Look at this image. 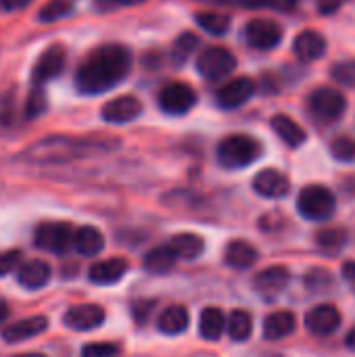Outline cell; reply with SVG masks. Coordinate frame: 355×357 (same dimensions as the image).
<instances>
[{
  "instance_id": "28",
  "label": "cell",
  "mask_w": 355,
  "mask_h": 357,
  "mask_svg": "<svg viewBox=\"0 0 355 357\" xmlns=\"http://www.w3.org/2000/svg\"><path fill=\"white\" fill-rule=\"evenodd\" d=\"M176 261H178V257H176V253L172 251L169 245L155 247L153 251H149V253L144 255V270H146L149 274L161 276V274H167V272L176 266Z\"/></svg>"
},
{
  "instance_id": "7",
  "label": "cell",
  "mask_w": 355,
  "mask_h": 357,
  "mask_svg": "<svg viewBox=\"0 0 355 357\" xmlns=\"http://www.w3.org/2000/svg\"><path fill=\"white\" fill-rule=\"evenodd\" d=\"M308 107H310V113L322 121V123H333L337 119H341V115L345 113L347 109V100L345 96L335 90V88H316L310 98H308Z\"/></svg>"
},
{
  "instance_id": "10",
  "label": "cell",
  "mask_w": 355,
  "mask_h": 357,
  "mask_svg": "<svg viewBox=\"0 0 355 357\" xmlns=\"http://www.w3.org/2000/svg\"><path fill=\"white\" fill-rule=\"evenodd\" d=\"M245 38L257 50H272L282 42V27L272 19H253L245 27Z\"/></svg>"
},
{
  "instance_id": "32",
  "label": "cell",
  "mask_w": 355,
  "mask_h": 357,
  "mask_svg": "<svg viewBox=\"0 0 355 357\" xmlns=\"http://www.w3.org/2000/svg\"><path fill=\"white\" fill-rule=\"evenodd\" d=\"M347 232L343 228H324L316 234V245L326 253H337L345 247Z\"/></svg>"
},
{
  "instance_id": "46",
  "label": "cell",
  "mask_w": 355,
  "mask_h": 357,
  "mask_svg": "<svg viewBox=\"0 0 355 357\" xmlns=\"http://www.w3.org/2000/svg\"><path fill=\"white\" fill-rule=\"evenodd\" d=\"M6 318H8V305H6V301L0 299V322H4Z\"/></svg>"
},
{
  "instance_id": "20",
  "label": "cell",
  "mask_w": 355,
  "mask_h": 357,
  "mask_svg": "<svg viewBox=\"0 0 355 357\" xmlns=\"http://www.w3.org/2000/svg\"><path fill=\"white\" fill-rule=\"evenodd\" d=\"M48 328V320L44 316H31L25 320H19L10 326H6L2 331V339L6 343H23L27 339H33L38 335H42Z\"/></svg>"
},
{
  "instance_id": "6",
  "label": "cell",
  "mask_w": 355,
  "mask_h": 357,
  "mask_svg": "<svg viewBox=\"0 0 355 357\" xmlns=\"http://www.w3.org/2000/svg\"><path fill=\"white\" fill-rule=\"evenodd\" d=\"M75 230L67 222H44L36 228L33 243L38 249L54 253V255H65L73 247Z\"/></svg>"
},
{
  "instance_id": "14",
  "label": "cell",
  "mask_w": 355,
  "mask_h": 357,
  "mask_svg": "<svg viewBox=\"0 0 355 357\" xmlns=\"http://www.w3.org/2000/svg\"><path fill=\"white\" fill-rule=\"evenodd\" d=\"M289 280H291V272L285 266H270L253 278V289L257 291L259 297L270 301L282 295Z\"/></svg>"
},
{
  "instance_id": "43",
  "label": "cell",
  "mask_w": 355,
  "mask_h": 357,
  "mask_svg": "<svg viewBox=\"0 0 355 357\" xmlns=\"http://www.w3.org/2000/svg\"><path fill=\"white\" fill-rule=\"evenodd\" d=\"M100 8H115V6H134V4H142L146 0H96Z\"/></svg>"
},
{
  "instance_id": "40",
  "label": "cell",
  "mask_w": 355,
  "mask_h": 357,
  "mask_svg": "<svg viewBox=\"0 0 355 357\" xmlns=\"http://www.w3.org/2000/svg\"><path fill=\"white\" fill-rule=\"evenodd\" d=\"M19 259H21V251H17V249L0 253V278L10 274L19 266Z\"/></svg>"
},
{
  "instance_id": "38",
  "label": "cell",
  "mask_w": 355,
  "mask_h": 357,
  "mask_svg": "<svg viewBox=\"0 0 355 357\" xmlns=\"http://www.w3.org/2000/svg\"><path fill=\"white\" fill-rule=\"evenodd\" d=\"M119 354V345L115 343H90L82 349V357H115Z\"/></svg>"
},
{
  "instance_id": "12",
  "label": "cell",
  "mask_w": 355,
  "mask_h": 357,
  "mask_svg": "<svg viewBox=\"0 0 355 357\" xmlns=\"http://www.w3.org/2000/svg\"><path fill=\"white\" fill-rule=\"evenodd\" d=\"M105 318H107V314L100 305L86 303V305L69 307L63 316V324L75 333H88V331L98 328L105 322Z\"/></svg>"
},
{
  "instance_id": "8",
  "label": "cell",
  "mask_w": 355,
  "mask_h": 357,
  "mask_svg": "<svg viewBox=\"0 0 355 357\" xmlns=\"http://www.w3.org/2000/svg\"><path fill=\"white\" fill-rule=\"evenodd\" d=\"M157 102L167 115H186L197 105V92L184 82H169L159 90Z\"/></svg>"
},
{
  "instance_id": "16",
  "label": "cell",
  "mask_w": 355,
  "mask_h": 357,
  "mask_svg": "<svg viewBox=\"0 0 355 357\" xmlns=\"http://www.w3.org/2000/svg\"><path fill=\"white\" fill-rule=\"evenodd\" d=\"M253 190L264 199H282L291 190L289 178L278 169H262L253 178Z\"/></svg>"
},
{
  "instance_id": "42",
  "label": "cell",
  "mask_w": 355,
  "mask_h": 357,
  "mask_svg": "<svg viewBox=\"0 0 355 357\" xmlns=\"http://www.w3.org/2000/svg\"><path fill=\"white\" fill-rule=\"evenodd\" d=\"M33 0H0V8L6 10V13H15V10H21L25 6H29Z\"/></svg>"
},
{
  "instance_id": "39",
  "label": "cell",
  "mask_w": 355,
  "mask_h": 357,
  "mask_svg": "<svg viewBox=\"0 0 355 357\" xmlns=\"http://www.w3.org/2000/svg\"><path fill=\"white\" fill-rule=\"evenodd\" d=\"M15 119V92H2L0 94V123L8 126Z\"/></svg>"
},
{
  "instance_id": "3",
  "label": "cell",
  "mask_w": 355,
  "mask_h": 357,
  "mask_svg": "<svg viewBox=\"0 0 355 357\" xmlns=\"http://www.w3.org/2000/svg\"><path fill=\"white\" fill-rule=\"evenodd\" d=\"M262 157V144L247 134L226 136L218 146V161L226 169H243Z\"/></svg>"
},
{
  "instance_id": "19",
  "label": "cell",
  "mask_w": 355,
  "mask_h": 357,
  "mask_svg": "<svg viewBox=\"0 0 355 357\" xmlns=\"http://www.w3.org/2000/svg\"><path fill=\"white\" fill-rule=\"evenodd\" d=\"M50 266L42 259H31V261H25L23 266H19L17 270V282L27 289V291H38L42 287L48 284L50 280Z\"/></svg>"
},
{
  "instance_id": "21",
  "label": "cell",
  "mask_w": 355,
  "mask_h": 357,
  "mask_svg": "<svg viewBox=\"0 0 355 357\" xmlns=\"http://www.w3.org/2000/svg\"><path fill=\"white\" fill-rule=\"evenodd\" d=\"M297 318L293 312H274L264 320V339L266 341H280L295 333Z\"/></svg>"
},
{
  "instance_id": "23",
  "label": "cell",
  "mask_w": 355,
  "mask_h": 357,
  "mask_svg": "<svg viewBox=\"0 0 355 357\" xmlns=\"http://www.w3.org/2000/svg\"><path fill=\"white\" fill-rule=\"evenodd\" d=\"M224 261L234 270H249L257 261V249L247 241H230L224 251Z\"/></svg>"
},
{
  "instance_id": "44",
  "label": "cell",
  "mask_w": 355,
  "mask_h": 357,
  "mask_svg": "<svg viewBox=\"0 0 355 357\" xmlns=\"http://www.w3.org/2000/svg\"><path fill=\"white\" fill-rule=\"evenodd\" d=\"M343 276H345L347 282L355 284V261H349V264L343 266Z\"/></svg>"
},
{
  "instance_id": "29",
  "label": "cell",
  "mask_w": 355,
  "mask_h": 357,
  "mask_svg": "<svg viewBox=\"0 0 355 357\" xmlns=\"http://www.w3.org/2000/svg\"><path fill=\"white\" fill-rule=\"evenodd\" d=\"M226 331H228L232 341L245 343L251 337V333H253V318H251V314L245 312V310L232 312L230 318H228V328Z\"/></svg>"
},
{
  "instance_id": "27",
  "label": "cell",
  "mask_w": 355,
  "mask_h": 357,
  "mask_svg": "<svg viewBox=\"0 0 355 357\" xmlns=\"http://www.w3.org/2000/svg\"><path fill=\"white\" fill-rule=\"evenodd\" d=\"M169 247H172V251L176 253L178 259H197L205 251V241L199 234L182 232V234H176L169 241Z\"/></svg>"
},
{
  "instance_id": "33",
  "label": "cell",
  "mask_w": 355,
  "mask_h": 357,
  "mask_svg": "<svg viewBox=\"0 0 355 357\" xmlns=\"http://www.w3.org/2000/svg\"><path fill=\"white\" fill-rule=\"evenodd\" d=\"M71 10H73L71 0H50L40 8L38 19L44 21V23H54V21H61V19L69 17Z\"/></svg>"
},
{
  "instance_id": "36",
  "label": "cell",
  "mask_w": 355,
  "mask_h": 357,
  "mask_svg": "<svg viewBox=\"0 0 355 357\" xmlns=\"http://www.w3.org/2000/svg\"><path fill=\"white\" fill-rule=\"evenodd\" d=\"M331 77L341 86H355V61H341L333 65Z\"/></svg>"
},
{
  "instance_id": "22",
  "label": "cell",
  "mask_w": 355,
  "mask_h": 357,
  "mask_svg": "<svg viewBox=\"0 0 355 357\" xmlns=\"http://www.w3.org/2000/svg\"><path fill=\"white\" fill-rule=\"evenodd\" d=\"M272 130H274V132L278 134V138H280L287 146H291V149L301 146V144L305 142V138H308L305 130H303L293 117L282 115V113H278V115L272 117Z\"/></svg>"
},
{
  "instance_id": "17",
  "label": "cell",
  "mask_w": 355,
  "mask_h": 357,
  "mask_svg": "<svg viewBox=\"0 0 355 357\" xmlns=\"http://www.w3.org/2000/svg\"><path fill=\"white\" fill-rule=\"evenodd\" d=\"M293 52H295L301 61H305V63L318 61V59H322L324 52H326V40H324V36H322L320 31H316V29H303V31L295 38V42H293Z\"/></svg>"
},
{
  "instance_id": "5",
  "label": "cell",
  "mask_w": 355,
  "mask_h": 357,
  "mask_svg": "<svg viewBox=\"0 0 355 357\" xmlns=\"http://www.w3.org/2000/svg\"><path fill=\"white\" fill-rule=\"evenodd\" d=\"M236 69V56L224 46H207L197 56V71L207 82H222Z\"/></svg>"
},
{
  "instance_id": "26",
  "label": "cell",
  "mask_w": 355,
  "mask_h": 357,
  "mask_svg": "<svg viewBox=\"0 0 355 357\" xmlns=\"http://www.w3.org/2000/svg\"><path fill=\"white\" fill-rule=\"evenodd\" d=\"M226 328H228V320L222 310H218V307L203 310V314L199 318V335L205 341H220V337L224 335Z\"/></svg>"
},
{
  "instance_id": "41",
  "label": "cell",
  "mask_w": 355,
  "mask_h": 357,
  "mask_svg": "<svg viewBox=\"0 0 355 357\" xmlns=\"http://www.w3.org/2000/svg\"><path fill=\"white\" fill-rule=\"evenodd\" d=\"M345 2H347V0H318V10H320L322 15H333V13H337Z\"/></svg>"
},
{
  "instance_id": "25",
  "label": "cell",
  "mask_w": 355,
  "mask_h": 357,
  "mask_svg": "<svg viewBox=\"0 0 355 357\" xmlns=\"http://www.w3.org/2000/svg\"><path fill=\"white\" fill-rule=\"evenodd\" d=\"M188 322H190V316H188L186 307L172 305V307H167V310L161 312V316L157 320V328L163 335L176 337V335H182L188 328Z\"/></svg>"
},
{
  "instance_id": "15",
  "label": "cell",
  "mask_w": 355,
  "mask_h": 357,
  "mask_svg": "<svg viewBox=\"0 0 355 357\" xmlns=\"http://www.w3.org/2000/svg\"><path fill=\"white\" fill-rule=\"evenodd\" d=\"M140 113H142V102L132 94H123V96L109 100L100 111L107 123H128V121H134Z\"/></svg>"
},
{
  "instance_id": "45",
  "label": "cell",
  "mask_w": 355,
  "mask_h": 357,
  "mask_svg": "<svg viewBox=\"0 0 355 357\" xmlns=\"http://www.w3.org/2000/svg\"><path fill=\"white\" fill-rule=\"evenodd\" d=\"M345 345H347V349H352L355 351V326L347 333V337H345Z\"/></svg>"
},
{
  "instance_id": "11",
  "label": "cell",
  "mask_w": 355,
  "mask_h": 357,
  "mask_svg": "<svg viewBox=\"0 0 355 357\" xmlns=\"http://www.w3.org/2000/svg\"><path fill=\"white\" fill-rule=\"evenodd\" d=\"M339 326H341V312L331 303L316 305L305 314V328L314 337H331L339 331Z\"/></svg>"
},
{
  "instance_id": "4",
  "label": "cell",
  "mask_w": 355,
  "mask_h": 357,
  "mask_svg": "<svg viewBox=\"0 0 355 357\" xmlns=\"http://www.w3.org/2000/svg\"><path fill=\"white\" fill-rule=\"evenodd\" d=\"M337 199L331 188L320 184L305 186L297 197V211L310 222H326L335 215Z\"/></svg>"
},
{
  "instance_id": "35",
  "label": "cell",
  "mask_w": 355,
  "mask_h": 357,
  "mask_svg": "<svg viewBox=\"0 0 355 357\" xmlns=\"http://www.w3.org/2000/svg\"><path fill=\"white\" fill-rule=\"evenodd\" d=\"M331 155L337 161H343V163L355 161V138H352V136H337L331 142Z\"/></svg>"
},
{
  "instance_id": "34",
  "label": "cell",
  "mask_w": 355,
  "mask_h": 357,
  "mask_svg": "<svg viewBox=\"0 0 355 357\" xmlns=\"http://www.w3.org/2000/svg\"><path fill=\"white\" fill-rule=\"evenodd\" d=\"M46 105H48V100H46V92H44V88L33 86V88H31V92L27 94V100H25V109H23V113H25V117H27V119H36V117H40V115L46 111Z\"/></svg>"
},
{
  "instance_id": "30",
  "label": "cell",
  "mask_w": 355,
  "mask_h": 357,
  "mask_svg": "<svg viewBox=\"0 0 355 357\" xmlns=\"http://www.w3.org/2000/svg\"><path fill=\"white\" fill-rule=\"evenodd\" d=\"M195 21L211 36H224L230 29V17L216 10H201L195 15Z\"/></svg>"
},
{
  "instance_id": "24",
  "label": "cell",
  "mask_w": 355,
  "mask_h": 357,
  "mask_svg": "<svg viewBox=\"0 0 355 357\" xmlns=\"http://www.w3.org/2000/svg\"><path fill=\"white\" fill-rule=\"evenodd\" d=\"M73 249L84 257H96L105 249V236L94 226H82L75 230Z\"/></svg>"
},
{
  "instance_id": "2",
  "label": "cell",
  "mask_w": 355,
  "mask_h": 357,
  "mask_svg": "<svg viewBox=\"0 0 355 357\" xmlns=\"http://www.w3.org/2000/svg\"><path fill=\"white\" fill-rule=\"evenodd\" d=\"M113 142L94 140V138H69V136H48L31 144L23 159L31 163H65L80 157H88L100 151H109Z\"/></svg>"
},
{
  "instance_id": "37",
  "label": "cell",
  "mask_w": 355,
  "mask_h": 357,
  "mask_svg": "<svg viewBox=\"0 0 355 357\" xmlns=\"http://www.w3.org/2000/svg\"><path fill=\"white\" fill-rule=\"evenodd\" d=\"M247 8H270V10H293L297 0H239Z\"/></svg>"
},
{
  "instance_id": "18",
  "label": "cell",
  "mask_w": 355,
  "mask_h": 357,
  "mask_svg": "<svg viewBox=\"0 0 355 357\" xmlns=\"http://www.w3.org/2000/svg\"><path fill=\"white\" fill-rule=\"evenodd\" d=\"M126 272H128V261L121 259V257H111V259H105V261H96L90 268L88 278L94 284L109 287V284L119 282L126 276Z\"/></svg>"
},
{
  "instance_id": "13",
  "label": "cell",
  "mask_w": 355,
  "mask_h": 357,
  "mask_svg": "<svg viewBox=\"0 0 355 357\" xmlns=\"http://www.w3.org/2000/svg\"><path fill=\"white\" fill-rule=\"evenodd\" d=\"M253 94H255V82L251 77L243 75V77H236V79L226 82L218 90L216 100H218V105L222 109H239L245 102H249Z\"/></svg>"
},
{
  "instance_id": "47",
  "label": "cell",
  "mask_w": 355,
  "mask_h": 357,
  "mask_svg": "<svg viewBox=\"0 0 355 357\" xmlns=\"http://www.w3.org/2000/svg\"><path fill=\"white\" fill-rule=\"evenodd\" d=\"M15 357H46V356H42V354H21V356H15Z\"/></svg>"
},
{
  "instance_id": "31",
  "label": "cell",
  "mask_w": 355,
  "mask_h": 357,
  "mask_svg": "<svg viewBox=\"0 0 355 357\" xmlns=\"http://www.w3.org/2000/svg\"><path fill=\"white\" fill-rule=\"evenodd\" d=\"M199 46H201L199 36H195V33H190V31H184V33L174 42V48H172V61H174L176 65L186 63V61L197 52V48H199Z\"/></svg>"
},
{
  "instance_id": "1",
  "label": "cell",
  "mask_w": 355,
  "mask_h": 357,
  "mask_svg": "<svg viewBox=\"0 0 355 357\" xmlns=\"http://www.w3.org/2000/svg\"><path fill=\"white\" fill-rule=\"evenodd\" d=\"M132 71V52L121 44L94 48L75 71V88L82 94H103L121 84Z\"/></svg>"
},
{
  "instance_id": "9",
  "label": "cell",
  "mask_w": 355,
  "mask_h": 357,
  "mask_svg": "<svg viewBox=\"0 0 355 357\" xmlns=\"http://www.w3.org/2000/svg\"><path fill=\"white\" fill-rule=\"evenodd\" d=\"M67 65V50L61 46V44H52L50 48H46L38 61L33 63V69H31V84L33 86H44L46 82L54 79L56 75L63 73Z\"/></svg>"
}]
</instances>
